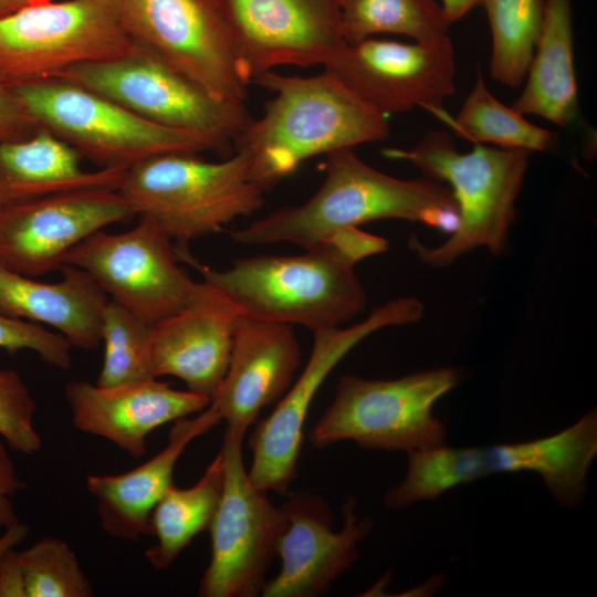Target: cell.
Listing matches in <instances>:
<instances>
[{
    "label": "cell",
    "mask_w": 597,
    "mask_h": 597,
    "mask_svg": "<svg viewBox=\"0 0 597 597\" xmlns=\"http://www.w3.org/2000/svg\"><path fill=\"white\" fill-rule=\"evenodd\" d=\"M224 482V460L219 451L198 482L180 489L175 484L164 494L150 515L149 534L156 544L145 552L155 569H167L201 532L209 530Z\"/></svg>",
    "instance_id": "cell-26"
},
{
    "label": "cell",
    "mask_w": 597,
    "mask_h": 597,
    "mask_svg": "<svg viewBox=\"0 0 597 597\" xmlns=\"http://www.w3.org/2000/svg\"><path fill=\"white\" fill-rule=\"evenodd\" d=\"M71 347L70 342L59 332L0 313V348L10 354L28 349L46 364L67 369L71 366Z\"/></svg>",
    "instance_id": "cell-33"
},
{
    "label": "cell",
    "mask_w": 597,
    "mask_h": 597,
    "mask_svg": "<svg viewBox=\"0 0 597 597\" xmlns=\"http://www.w3.org/2000/svg\"><path fill=\"white\" fill-rule=\"evenodd\" d=\"M422 313L423 305L418 298L400 297L375 307L369 316L353 326L312 332L314 342L307 364L270 416L256 425L249 439L252 461L248 476L256 489L280 495L287 493L290 484L297 476L310 406L341 359L370 334L384 327L415 323Z\"/></svg>",
    "instance_id": "cell-11"
},
{
    "label": "cell",
    "mask_w": 597,
    "mask_h": 597,
    "mask_svg": "<svg viewBox=\"0 0 597 597\" xmlns=\"http://www.w3.org/2000/svg\"><path fill=\"white\" fill-rule=\"evenodd\" d=\"M274 96L263 115L234 142L251 177L265 190L318 155L387 138V116L365 103L333 73L301 77L273 71L252 80Z\"/></svg>",
    "instance_id": "cell-2"
},
{
    "label": "cell",
    "mask_w": 597,
    "mask_h": 597,
    "mask_svg": "<svg viewBox=\"0 0 597 597\" xmlns=\"http://www.w3.org/2000/svg\"><path fill=\"white\" fill-rule=\"evenodd\" d=\"M133 42L211 95L245 103L248 85L208 0H122Z\"/></svg>",
    "instance_id": "cell-15"
},
{
    "label": "cell",
    "mask_w": 597,
    "mask_h": 597,
    "mask_svg": "<svg viewBox=\"0 0 597 597\" xmlns=\"http://www.w3.org/2000/svg\"><path fill=\"white\" fill-rule=\"evenodd\" d=\"M135 217L116 189L83 188L0 209V265L38 277L90 234Z\"/></svg>",
    "instance_id": "cell-17"
},
{
    "label": "cell",
    "mask_w": 597,
    "mask_h": 597,
    "mask_svg": "<svg viewBox=\"0 0 597 597\" xmlns=\"http://www.w3.org/2000/svg\"><path fill=\"white\" fill-rule=\"evenodd\" d=\"M326 176L304 203L231 232L245 245L291 242L304 249L338 231L379 219L421 222L452 233L459 221L450 188L431 178L399 179L367 165L354 148L327 155Z\"/></svg>",
    "instance_id": "cell-3"
},
{
    "label": "cell",
    "mask_w": 597,
    "mask_h": 597,
    "mask_svg": "<svg viewBox=\"0 0 597 597\" xmlns=\"http://www.w3.org/2000/svg\"><path fill=\"white\" fill-rule=\"evenodd\" d=\"M81 156L51 133L0 142V209L49 195L83 189H118L126 169L83 170Z\"/></svg>",
    "instance_id": "cell-24"
},
{
    "label": "cell",
    "mask_w": 597,
    "mask_h": 597,
    "mask_svg": "<svg viewBox=\"0 0 597 597\" xmlns=\"http://www.w3.org/2000/svg\"><path fill=\"white\" fill-rule=\"evenodd\" d=\"M240 315L233 304L207 282L197 301L153 324L150 364L154 377H177L188 390L211 402L228 369Z\"/></svg>",
    "instance_id": "cell-21"
},
{
    "label": "cell",
    "mask_w": 597,
    "mask_h": 597,
    "mask_svg": "<svg viewBox=\"0 0 597 597\" xmlns=\"http://www.w3.org/2000/svg\"><path fill=\"white\" fill-rule=\"evenodd\" d=\"M27 597H90L93 587L61 538L46 536L18 552Z\"/></svg>",
    "instance_id": "cell-31"
},
{
    "label": "cell",
    "mask_w": 597,
    "mask_h": 597,
    "mask_svg": "<svg viewBox=\"0 0 597 597\" xmlns=\"http://www.w3.org/2000/svg\"><path fill=\"white\" fill-rule=\"evenodd\" d=\"M325 70L385 116L421 107L439 118L454 93L449 35L415 43L374 38L347 43Z\"/></svg>",
    "instance_id": "cell-16"
},
{
    "label": "cell",
    "mask_w": 597,
    "mask_h": 597,
    "mask_svg": "<svg viewBox=\"0 0 597 597\" xmlns=\"http://www.w3.org/2000/svg\"><path fill=\"white\" fill-rule=\"evenodd\" d=\"M64 394L76 429L108 440L136 459L146 453L147 437L155 429L210 405L207 397L174 389L157 378L116 386L71 380Z\"/></svg>",
    "instance_id": "cell-19"
},
{
    "label": "cell",
    "mask_w": 597,
    "mask_h": 597,
    "mask_svg": "<svg viewBox=\"0 0 597 597\" xmlns=\"http://www.w3.org/2000/svg\"><path fill=\"white\" fill-rule=\"evenodd\" d=\"M526 76L513 108L561 127L575 119L578 87L572 0H545L543 25Z\"/></svg>",
    "instance_id": "cell-25"
},
{
    "label": "cell",
    "mask_w": 597,
    "mask_h": 597,
    "mask_svg": "<svg viewBox=\"0 0 597 597\" xmlns=\"http://www.w3.org/2000/svg\"><path fill=\"white\" fill-rule=\"evenodd\" d=\"M39 129L17 94L0 83V142L28 139Z\"/></svg>",
    "instance_id": "cell-34"
},
{
    "label": "cell",
    "mask_w": 597,
    "mask_h": 597,
    "mask_svg": "<svg viewBox=\"0 0 597 597\" xmlns=\"http://www.w3.org/2000/svg\"><path fill=\"white\" fill-rule=\"evenodd\" d=\"M347 43L379 33L428 42L448 35L451 22L434 0H341Z\"/></svg>",
    "instance_id": "cell-29"
},
{
    "label": "cell",
    "mask_w": 597,
    "mask_h": 597,
    "mask_svg": "<svg viewBox=\"0 0 597 597\" xmlns=\"http://www.w3.org/2000/svg\"><path fill=\"white\" fill-rule=\"evenodd\" d=\"M387 247L384 238L355 227L306 248L302 254L244 258L226 270L201 263L186 245L175 247V252L240 314L314 332L337 327L364 311L366 293L355 265Z\"/></svg>",
    "instance_id": "cell-1"
},
{
    "label": "cell",
    "mask_w": 597,
    "mask_h": 597,
    "mask_svg": "<svg viewBox=\"0 0 597 597\" xmlns=\"http://www.w3.org/2000/svg\"><path fill=\"white\" fill-rule=\"evenodd\" d=\"M29 534V526L18 522L4 530L0 528V561L10 548L20 545Z\"/></svg>",
    "instance_id": "cell-37"
},
{
    "label": "cell",
    "mask_w": 597,
    "mask_h": 597,
    "mask_svg": "<svg viewBox=\"0 0 597 597\" xmlns=\"http://www.w3.org/2000/svg\"><path fill=\"white\" fill-rule=\"evenodd\" d=\"M151 327L153 324L108 298L101 317L104 358L97 385L116 386L156 378L150 364Z\"/></svg>",
    "instance_id": "cell-30"
},
{
    "label": "cell",
    "mask_w": 597,
    "mask_h": 597,
    "mask_svg": "<svg viewBox=\"0 0 597 597\" xmlns=\"http://www.w3.org/2000/svg\"><path fill=\"white\" fill-rule=\"evenodd\" d=\"M221 420L211 404L197 416L174 421L167 444L151 459L119 474H91L86 491L95 498L100 524L108 535L136 542L149 534L150 515L164 494L174 485L178 459L198 437Z\"/></svg>",
    "instance_id": "cell-22"
},
{
    "label": "cell",
    "mask_w": 597,
    "mask_h": 597,
    "mask_svg": "<svg viewBox=\"0 0 597 597\" xmlns=\"http://www.w3.org/2000/svg\"><path fill=\"white\" fill-rule=\"evenodd\" d=\"M492 35L490 74L517 87L526 77L541 34L545 0H482Z\"/></svg>",
    "instance_id": "cell-28"
},
{
    "label": "cell",
    "mask_w": 597,
    "mask_h": 597,
    "mask_svg": "<svg viewBox=\"0 0 597 597\" xmlns=\"http://www.w3.org/2000/svg\"><path fill=\"white\" fill-rule=\"evenodd\" d=\"M287 524L277 541L281 568L268 580L264 597H315L326 594L358 558V544L373 530V521L355 512L349 498L342 506L344 525L332 530V514L314 493L292 495L282 506Z\"/></svg>",
    "instance_id": "cell-18"
},
{
    "label": "cell",
    "mask_w": 597,
    "mask_h": 597,
    "mask_svg": "<svg viewBox=\"0 0 597 597\" xmlns=\"http://www.w3.org/2000/svg\"><path fill=\"white\" fill-rule=\"evenodd\" d=\"M440 119L474 144L531 153L548 150L556 138L553 132L531 123L525 115L493 96L480 69L459 113L454 117L446 113Z\"/></svg>",
    "instance_id": "cell-27"
},
{
    "label": "cell",
    "mask_w": 597,
    "mask_h": 597,
    "mask_svg": "<svg viewBox=\"0 0 597 597\" xmlns=\"http://www.w3.org/2000/svg\"><path fill=\"white\" fill-rule=\"evenodd\" d=\"M460 381V370L451 367L396 379L344 375L310 442L324 448L349 440L366 449L406 452L442 444L447 430L433 407Z\"/></svg>",
    "instance_id": "cell-8"
},
{
    "label": "cell",
    "mask_w": 597,
    "mask_h": 597,
    "mask_svg": "<svg viewBox=\"0 0 597 597\" xmlns=\"http://www.w3.org/2000/svg\"><path fill=\"white\" fill-rule=\"evenodd\" d=\"M12 91L40 129L100 168L128 169L160 155L224 151L230 145L213 135L151 123L63 77Z\"/></svg>",
    "instance_id": "cell-7"
},
{
    "label": "cell",
    "mask_w": 597,
    "mask_h": 597,
    "mask_svg": "<svg viewBox=\"0 0 597 597\" xmlns=\"http://www.w3.org/2000/svg\"><path fill=\"white\" fill-rule=\"evenodd\" d=\"M36 404L21 376L0 368V438L13 451L33 454L42 439L34 426Z\"/></svg>",
    "instance_id": "cell-32"
},
{
    "label": "cell",
    "mask_w": 597,
    "mask_h": 597,
    "mask_svg": "<svg viewBox=\"0 0 597 597\" xmlns=\"http://www.w3.org/2000/svg\"><path fill=\"white\" fill-rule=\"evenodd\" d=\"M0 597H27L18 552L10 548L0 561Z\"/></svg>",
    "instance_id": "cell-36"
},
{
    "label": "cell",
    "mask_w": 597,
    "mask_h": 597,
    "mask_svg": "<svg viewBox=\"0 0 597 597\" xmlns=\"http://www.w3.org/2000/svg\"><path fill=\"white\" fill-rule=\"evenodd\" d=\"M242 440L226 429L220 451L224 460L221 499L209 527L211 557L198 590L201 597H254L277 555L286 527L282 507L250 481L242 460Z\"/></svg>",
    "instance_id": "cell-13"
},
{
    "label": "cell",
    "mask_w": 597,
    "mask_h": 597,
    "mask_svg": "<svg viewBox=\"0 0 597 597\" xmlns=\"http://www.w3.org/2000/svg\"><path fill=\"white\" fill-rule=\"evenodd\" d=\"M301 362L293 325L240 315L224 378L211 400L238 439L260 411L280 400Z\"/></svg>",
    "instance_id": "cell-20"
},
{
    "label": "cell",
    "mask_w": 597,
    "mask_h": 597,
    "mask_svg": "<svg viewBox=\"0 0 597 597\" xmlns=\"http://www.w3.org/2000/svg\"><path fill=\"white\" fill-rule=\"evenodd\" d=\"M482 0H442V10L446 18L452 23L467 13H469L475 6L481 4Z\"/></svg>",
    "instance_id": "cell-38"
},
{
    "label": "cell",
    "mask_w": 597,
    "mask_h": 597,
    "mask_svg": "<svg viewBox=\"0 0 597 597\" xmlns=\"http://www.w3.org/2000/svg\"><path fill=\"white\" fill-rule=\"evenodd\" d=\"M137 218L127 231L90 234L67 252L64 264L87 272L111 300L155 324L197 301L207 282L191 280L156 222Z\"/></svg>",
    "instance_id": "cell-12"
},
{
    "label": "cell",
    "mask_w": 597,
    "mask_h": 597,
    "mask_svg": "<svg viewBox=\"0 0 597 597\" xmlns=\"http://www.w3.org/2000/svg\"><path fill=\"white\" fill-rule=\"evenodd\" d=\"M62 279L48 283L0 265V313L53 327L72 346L101 343V317L107 294L85 271L64 264Z\"/></svg>",
    "instance_id": "cell-23"
},
{
    "label": "cell",
    "mask_w": 597,
    "mask_h": 597,
    "mask_svg": "<svg viewBox=\"0 0 597 597\" xmlns=\"http://www.w3.org/2000/svg\"><path fill=\"white\" fill-rule=\"evenodd\" d=\"M199 154L156 156L126 169L118 187L135 217L156 222L179 245L218 233L261 208L266 191L251 177L247 157L221 161Z\"/></svg>",
    "instance_id": "cell-6"
},
{
    "label": "cell",
    "mask_w": 597,
    "mask_h": 597,
    "mask_svg": "<svg viewBox=\"0 0 597 597\" xmlns=\"http://www.w3.org/2000/svg\"><path fill=\"white\" fill-rule=\"evenodd\" d=\"M7 447L0 438V528L2 530L20 522L11 498L25 488Z\"/></svg>",
    "instance_id": "cell-35"
},
{
    "label": "cell",
    "mask_w": 597,
    "mask_h": 597,
    "mask_svg": "<svg viewBox=\"0 0 597 597\" xmlns=\"http://www.w3.org/2000/svg\"><path fill=\"white\" fill-rule=\"evenodd\" d=\"M597 454V412L591 409L552 436L485 447L446 443L407 452L404 480L385 495L390 510L434 500L450 489L498 473L534 472L559 505L575 507L585 496L588 469Z\"/></svg>",
    "instance_id": "cell-4"
},
{
    "label": "cell",
    "mask_w": 597,
    "mask_h": 597,
    "mask_svg": "<svg viewBox=\"0 0 597 597\" xmlns=\"http://www.w3.org/2000/svg\"><path fill=\"white\" fill-rule=\"evenodd\" d=\"M388 158L411 163L426 177L447 182L457 201L459 221L443 243L429 248L416 235L409 248L432 266H446L480 247L499 254L515 218V201L527 169L530 151L474 144L458 151L443 130H429L410 149H386Z\"/></svg>",
    "instance_id": "cell-5"
},
{
    "label": "cell",
    "mask_w": 597,
    "mask_h": 597,
    "mask_svg": "<svg viewBox=\"0 0 597 597\" xmlns=\"http://www.w3.org/2000/svg\"><path fill=\"white\" fill-rule=\"evenodd\" d=\"M122 0H63L0 19V83L13 90L129 51Z\"/></svg>",
    "instance_id": "cell-9"
},
{
    "label": "cell",
    "mask_w": 597,
    "mask_h": 597,
    "mask_svg": "<svg viewBox=\"0 0 597 597\" xmlns=\"http://www.w3.org/2000/svg\"><path fill=\"white\" fill-rule=\"evenodd\" d=\"M51 0H0V19L8 17L28 6Z\"/></svg>",
    "instance_id": "cell-39"
},
{
    "label": "cell",
    "mask_w": 597,
    "mask_h": 597,
    "mask_svg": "<svg viewBox=\"0 0 597 597\" xmlns=\"http://www.w3.org/2000/svg\"><path fill=\"white\" fill-rule=\"evenodd\" d=\"M61 77L161 126L234 143L252 118L245 103L220 100L134 43L126 53L69 69Z\"/></svg>",
    "instance_id": "cell-10"
},
{
    "label": "cell",
    "mask_w": 597,
    "mask_h": 597,
    "mask_svg": "<svg viewBox=\"0 0 597 597\" xmlns=\"http://www.w3.org/2000/svg\"><path fill=\"white\" fill-rule=\"evenodd\" d=\"M247 80L280 65L327 66L347 44L341 0H208Z\"/></svg>",
    "instance_id": "cell-14"
}]
</instances>
